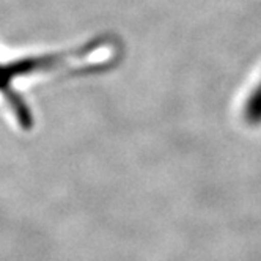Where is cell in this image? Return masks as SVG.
<instances>
[{"instance_id":"cell-1","label":"cell","mask_w":261,"mask_h":261,"mask_svg":"<svg viewBox=\"0 0 261 261\" xmlns=\"http://www.w3.org/2000/svg\"><path fill=\"white\" fill-rule=\"evenodd\" d=\"M244 120L250 126L261 124V82L250 93L249 99L244 104Z\"/></svg>"}]
</instances>
